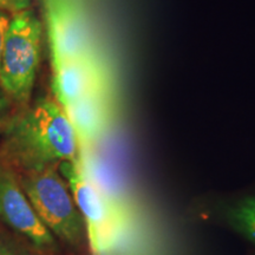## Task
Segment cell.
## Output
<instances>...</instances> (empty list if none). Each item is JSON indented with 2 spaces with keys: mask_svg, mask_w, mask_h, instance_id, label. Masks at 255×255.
<instances>
[{
  "mask_svg": "<svg viewBox=\"0 0 255 255\" xmlns=\"http://www.w3.org/2000/svg\"><path fill=\"white\" fill-rule=\"evenodd\" d=\"M228 221L234 229L255 244V197H247L231 207Z\"/></svg>",
  "mask_w": 255,
  "mask_h": 255,
  "instance_id": "cell-9",
  "label": "cell"
},
{
  "mask_svg": "<svg viewBox=\"0 0 255 255\" xmlns=\"http://www.w3.org/2000/svg\"><path fill=\"white\" fill-rule=\"evenodd\" d=\"M52 64L95 55L85 13L78 0H46Z\"/></svg>",
  "mask_w": 255,
  "mask_h": 255,
  "instance_id": "cell-4",
  "label": "cell"
},
{
  "mask_svg": "<svg viewBox=\"0 0 255 255\" xmlns=\"http://www.w3.org/2000/svg\"><path fill=\"white\" fill-rule=\"evenodd\" d=\"M32 0H0V11H8L12 13H19L28 9Z\"/></svg>",
  "mask_w": 255,
  "mask_h": 255,
  "instance_id": "cell-10",
  "label": "cell"
},
{
  "mask_svg": "<svg viewBox=\"0 0 255 255\" xmlns=\"http://www.w3.org/2000/svg\"><path fill=\"white\" fill-rule=\"evenodd\" d=\"M53 71L52 90L63 109L92 92L107 90L104 69L95 55L57 64Z\"/></svg>",
  "mask_w": 255,
  "mask_h": 255,
  "instance_id": "cell-7",
  "label": "cell"
},
{
  "mask_svg": "<svg viewBox=\"0 0 255 255\" xmlns=\"http://www.w3.org/2000/svg\"><path fill=\"white\" fill-rule=\"evenodd\" d=\"M2 108H4V100H2V98L0 97V113H1Z\"/></svg>",
  "mask_w": 255,
  "mask_h": 255,
  "instance_id": "cell-13",
  "label": "cell"
},
{
  "mask_svg": "<svg viewBox=\"0 0 255 255\" xmlns=\"http://www.w3.org/2000/svg\"><path fill=\"white\" fill-rule=\"evenodd\" d=\"M41 24L31 9L9 19L0 58V85L12 100L26 104L40 59Z\"/></svg>",
  "mask_w": 255,
  "mask_h": 255,
  "instance_id": "cell-2",
  "label": "cell"
},
{
  "mask_svg": "<svg viewBox=\"0 0 255 255\" xmlns=\"http://www.w3.org/2000/svg\"><path fill=\"white\" fill-rule=\"evenodd\" d=\"M0 219L34 246L51 250L56 242L52 233L45 227L27 200L17 178L0 162Z\"/></svg>",
  "mask_w": 255,
  "mask_h": 255,
  "instance_id": "cell-6",
  "label": "cell"
},
{
  "mask_svg": "<svg viewBox=\"0 0 255 255\" xmlns=\"http://www.w3.org/2000/svg\"><path fill=\"white\" fill-rule=\"evenodd\" d=\"M1 149L8 162L31 171L76 161L81 144L62 105L44 97L8 121Z\"/></svg>",
  "mask_w": 255,
  "mask_h": 255,
  "instance_id": "cell-1",
  "label": "cell"
},
{
  "mask_svg": "<svg viewBox=\"0 0 255 255\" xmlns=\"http://www.w3.org/2000/svg\"><path fill=\"white\" fill-rule=\"evenodd\" d=\"M9 18L7 14L4 13L2 11H0V58H1V51L2 46H4V40L6 36V31H7L8 24H9Z\"/></svg>",
  "mask_w": 255,
  "mask_h": 255,
  "instance_id": "cell-12",
  "label": "cell"
},
{
  "mask_svg": "<svg viewBox=\"0 0 255 255\" xmlns=\"http://www.w3.org/2000/svg\"><path fill=\"white\" fill-rule=\"evenodd\" d=\"M60 171L68 180L73 200L87 226L92 252L95 255H103L110 235L111 212L107 201L83 169L81 157L60 163Z\"/></svg>",
  "mask_w": 255,
  "mask_h": 255,
  "instance_id": "cell-5",
  "label": "cell"
},
{
  "mask_svg": "<svg viewBox=\"0 0 255 255\" xmlns=\"http://www.w3.org/2000/svg\"><path fill=\"white\" fill-rule=\"evenodd\" d=\"M21 186L34 212L49 231L71 246L84 238V220L56 167L25 171Z\"/></svg>",
  "mask_w": 255,
  "mask_h": 255,
  "instance_id": "cell-3",
  "label": "cell"
},
{
  "mask_svg": "<svg viewBox=\"0 0 255 255\" xmlns=\"http://www.w3.org/2000/svg\"><path fill=\"white\" fill-rule=\"evenodd\" d=\"M0 255H27L0 235Z\"/></svg>",
  "mask_w": 255,
  "mask_h": 255,
  "instance_id": "cell-11",
  "label": "cell"
},
{
  "mask_svg": "<svg viewBox=\"0 0 255 255\" xmlns=\"http://www.w3.org/2000/svg\"><path fill=\"white\" fill-rule=\"evenodd\" d=\"M64 110L75 128L81 148L94 144L107 130L110 116L107 90L92 92Z\"/></svg>",
  "mask_w": 255,
  "mask_h": 255,
  "instance_id": "cell-8",
  "label": "cell"
}]
</instances>
